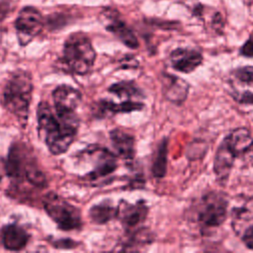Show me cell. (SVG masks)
<instances>
[{"instance_id":"cell-1","label":"cell","mask_w":253,"mask_h":253,"mask_svg":"<svg viewBox=\"0 0 253 253\" xmlns=\"http://www.w3.org/2000/svg\"><path fill=\"white\" fill-rule=\"evenodd\" d=\"M38 131L53 155H60L71 146L78 127L79 118L74 113H57L46 102H40L37 111Z\"/></svg>"},{"instance_id":"cell-2","label":"cell","mask_w":253,"mask_h":253,"mask_svg":"<svg viewBox=\"0 0 253 253\" xmlns=\"http://www.w3.org/2000/svg\"><path fill=\"white\" fill-rule=\"evenodd\" d=\"M33 78L30 72L22 69L11 73L2 92V105L25 127L29 118L33 94Z\"/></svg>"},{"instance_id":"cell-3","label":"cell","mask_w":253,"mask_h":253,"mask_svg":"<svg viewBox=\"0 0 253 253\" xmlns=\"http://www.w3.org/2000/svg\"><path fill=\"white\" fill-rule=\"evenodd\" d=\"M61 60L72 73L88 74L96 60V51L90 39L80 32L71 34L64 42Z\"/></svg>"},{"instance_id":"cell-4","label":"cell","mask_w":253,"mask_h":253,"mask_svg":"<svg viewBox=\"0 0 253 253\" xmlns=\"http://www.w3.org/2000/svg\"><path fill=\"white\" fill-rule=\"evenodd\" d=\"M5 173L14 180L26 179L37 188L46 186V178L37 165L35 158L31 157L28 147L24 143H13L8 158L5 161Z\"/></svg>"},{"instance_id":"cell-5","label":"cell","mask_w":253,"mask_h":253,"mask_svg":"<svg viewBox=\"0 0 253 253\" xmlns=\"http://www.w3.org/2000/svg\"><path fill=\"white\" fill-rule=\"evenodd\" d=\"M195 213L201 229L217 228L227 217L228 200L220 192H209L197 203Z\"/></svg>"},{"instance_id":"cell-6","label":"cell","mask_w":253,"mask_h":253,"mask_svg":"<svg viewBox=\"0 0 253 253\" xmlns=\"http://www.w3.org/2000/svg\"><path fill=\"white\" fill-rule=\"evenodd\" d=\"M43 209L48 216L62 230L80 229L82 218L80 211L68 203L64 198L53 192H48L43 197Z\"/></svg>"},{"instance_id":"cell-7","label":"cell","mask_w":253,"mask_h":253,"mask_svg":"<svg viewBox=\"0 0 253 253\" xmlns=\"http://www.w3.org/2000/svg\"><path fill=\"white\" fill-rule=\"evenodd\" d=\"M15 29L20 45L25 46L42 31V15L35 7L26 6L19 12L16 18Z\"/></svg>"},{"instance_id":"cell-8","label":"cell","mask_w":253,"mask_h":253,"mask_svg":"<svg viewBox=\"0 0 253 253\" xmlns=\"http://www.w3.org/2000/svg\"><path fill=\"white\" fill-rule=\"evenodd\" d=\"M148 213V207L143 200L135 204H129L124 200L117 207L116 217L121 221L126 233H130L139 228Z\"/></svg>"},{"instance_id":"cell-9","label":"cell","mask_w":253,"mask_h":253,"mask_svg":"<svg viewBox=\"0 0 253 253\" xmlns=\"http://www.w3.org/2000/svg\"><path fill=\"white\" fill-rule=\"evenodd\" d=\"M105 17L106 30L117 37L125 45L129 48L135 49L138 47V41L132 30L120 19L119 14L115 10L107 9L103 13Z\"/></svg>"},{"instance_id":"cell-10","label":"cell","mask_w":253,"mask_h":253,"mask_svg":"<svg viewBox=\"0 0 253 253\" xmlns=\"http://www.w3.org/2000/svg\"><path fill=\"white\" fill-rule=\"evenodd\" d=\"M93 155L96 158L95 167L92 171L84 176L85 180L89 182H97L111 175L117 169L116 156L108 149L98 147L93 149Z\"/></svg>"},{"instance_id":"cell-11","label":"cell","mask_w":253,"mask_h":253,"mask_svg":"<svg viewBox=\"0 0 253 253\" xmlns=\"http://www.w3.org/2000/svg\"><path fill=\"white\" fill-rule=\"evenodd\" d=\"M171 66L182 73H191L203 62V55L193 48L178 47L171 51L169 55Z\"/></svg>"},{"instance_id":"cell-12","label":"cell","mask_w":253,"mask_h":253,"mask_svg":"<svg viewBox=\"0 0 253 253\" xmlns=\"http://www.w3.org/2000/svg\"><path fill=\"white\" fill-rule=\"evenodd\" d=\"M236 158V155L230 149L226 140L223 138L222 142L218 145L215 151L212 168L215 174V178L220 185H225L226 181L228 180Z\"/></svg>"},{"instance_id":"cell-13","label":"cell","mask_w":253,"mask_h":253,"mask_svg":"<svg viewBox=\"0 0 253 253\" xmlns=\"http://www.w3.org/2000/svg\"><path fill=\"white\" fill-rule=\"evenodd\" d=\"M52 100L55 112L74 113L82 101V95L69 85H59L52 91Z\"/></svg>"},{"instance_id":"cell-14","label":"cell","mask_w":253,"mask_h":253,"mask_svg":"<svg viewBox=\"0 0 253 253\" xmlns=\"http://www.w3.org/2000/svg\"><path fill=\"white\" fill-rule=\"evenodd\" d=\"M162 85L164 96L171 103L180 105L187 99L190 85L184 79L175 75L165 74L162 79Z\"/></svg>"},{"instance_id":"cell-15","label":"cell","mask_w":253,"mask_h":253,"mask_svg":"<svg viewBox=\"0 0 253 253\" xmlns=\"http://www.w3.org/2000/svg\"><path fill=\"white\" fill-rule=\"evenodd\" d=\"M0 240L5 249L10 251H20L27 245L29 234L18 224H7L1 228Z\"/></svg>"},{"instance_id":"cell-16","label":"cell","mask_w":253,"mask_h":253,"mask_svg":"<svg viewBox=\"0 0 253 253\" xmlns=\"http://www.w3.org/2000/svg\"><path fill=\"white\" fill-rule=\"evenodd\" d=\"M224 139L236 157L245 155L253 147L252 133L245 126L234 128L224 137Z\"/></svg>"},{"instance_id":"cell-17","label":"cell","mask_w":253,"mask_h":253,"mask_svg":"<svg viewBox=\"0 0 253 253\" xmlns=\"http://www.w3.org/2000/svg\"><path fill=\"white\" fill-rule=\"evenodd\" d=\"M110 138L116 152L125 160L131 161L135 155L134 137L126 131L115 128L110 131Z\"/></svg>"},{"instance_id":"cell-18","label":"cell","mask_w":253,"mask_h":253,"mask_svg":"<svg viewBox=\"0 0 253 253\" xmlns=\"http://www.w3.org/2000/svg\"><path fill=\"white\" fill-rule=\"evenodd\" d=\"M144 108V104L139 101L126 100L120 104L114 103L109 100H100L96 104V110L98 117H108L119 113H130L140 111Z\"/></svg>"},{"instance_id":"cell-19","label":"cell","mask_w":253,"mask_h":253,"mask_svg":"<svg viewBox=\"0 0 253 253\" xmlns=\"http://www.w3.org/2000/svg\"><path fill=\"white\" fill-rule=\"evenodd\" d=\"M117 208H115L109 201H104L100 204L94 205L89 210V216L91 220L97 224H104L116 217Z\"/></svg>"},{"instance_id":"cell-20","label":"cell","mask_w":253,"mask_h":253,"mask_svg":"<svg viewBox=\"0 0 253 253\" xmlns=\"http://www.w3.org/2000/svg\"><path fill=\"white\" fill-rule=\"evenodd\" d=\"M167 153H168V139L163 138L156 150L153 162H152V175L155 178H163L166 174L167 166Z\"/></svg>"},{"instance_id":"cell-21","label":"cell","mask_w":253,"mask_h":253,"mask_svg":"<svg viewBox=\"0 0 253 253\" xmlns=\"http://www.w3.org/2000/svg\"><path fill=\"white\" fill-rule=\"evenodd\" d=\"M109 92L114 93L119 98L132 100L133 98H143L141 90L132 81H120L109 87Z\"/></svg>"},{"instance_id":"cell-22","label":"cell","mask_w":253,"mask_h":253,"mask_svg":"<svg viewBox=\"0 0 253 253\" xmlns=\"http://www.w3.org/2000/svg\"><path fill=\"white\" fill-rule=\"evenodd\" d=\"M231 75L239 84L253 87V66H241L232 70Z\"/></svg>"},{"instance_id":"cell-23","label":"cell","mask_w":253,"mask_h":253,"mask_svg":"<svg viewBox=\"0 0 253 253\" xmlns=\"http://www.w3.org/2000/svg\"><path fill=\"white\" fill-rule=\"evenodd\" d=\"M233 214L237 219H242V220L253 219V198L248 199L241 208L234 209Z\"/></svg>"},{"instance_id":"cell-24","label":"cell","mask_w":253,"mask_h":253,"mask_svg":"<svg viewBox=\"0 0 253 253\" xmlns=\"http://www.w3.org/2000/svg\"><path fill=\"white\" fill-rule=\"evenodd\" d=\"M231 96L239 104L253 105V91L252 90H235L231 93Z\"/></svg>"},{"instance_id":"cell-25","label":"cell","mask_w":253,"mask_h":253,"mask_svg":"<svg viewBox=\"0 0 253 253\" xmlns=\"http://www.w3.org/2000/svg\"><path fill=\"white\" fill-rule=\"evenodd\" d=\"M224 27V21L219 12H214L211 17V28L217 34H221Z\"/></svg>"},{"instance_id":"cell-26","label":"cell","mask_w":253,"mask_h":253,"mask_svg":"<svg viewBox=\"0 0 253 253\" xmlns=\"http://www.w3.org/2000/svg\"><path fill=\"white\" fill-rule=\"evenodd\" d=\"M239 53L245 57H253V34L242 44V46L239 49Z\"/></svg>"},{"instance_id":"cell-27","label":"cell","mask_w":253,"mask_h":253,"mask_svg":"<svg viewBox=\"0 0 253 253\" xmlns=\"http://www.w3.org/2000/svg\"><path fill=\"white\" fill-rule=\"evenodd\" d=\"M242 241L245 244V246L249 249L253 250V224L249 225L242 235Z\"/></svg>"},{"instance_id":"cell-28","label":"cell","mask_w":253,"mask_h":253,"mask_svg":"<svg viewBox=\"0 0 253 253\" xmlns=\"http://www.w3.org/2000/svg\"><path fill=\"white\" fill-rule=\"evenodd\" d=\"M77 242L71 240V239H67V238H64V239H59V240H56L54 242H52V245L56 248H60V249H70V248H74L76 247L77 245Z\"/></svg>"},{"instance_id":"cell-29","label":"cell","mask_w":253,"mask_h":253,"mask_svg":"<svg viewBox=\"0 0 253 253\" xmlns=\"http://www.w3.org/2000/svg\"><path fill=\"white\" fill-rule=\"evenodd\" d=\"M3 172H6L5 171V161L0 159V181H1L2 177H3Z\"/></svg>"},{"instance_id":"cell-30","label":"cell","mask_w":253,"mask_h":253,"mask_svg":"<svg viewBox=\"0 0 253 253\" xmlns=\"http://www.w3.org/2000/svg\"><path fill=\"white\" fill-rule=\"evenodd\" d=\"M242 2H243L245 5H248V6H250V5L253 4V0H242Z\"/></svg>"}]
</instances>
